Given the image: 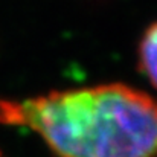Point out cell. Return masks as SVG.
I'll return each mask as SVG.
<instances>
[{
	"instance_id": "1",
	"label": "cell",
	"mask_w": 157,
	"mask_h": 157,
	"mask_svg": "<svg viewBox=\"0 0 157 157\" xmlns=\"http://www.w3.org/2000/svg\"><path fill=\"white\" fill-rule=\"evenodd\" d=\"M0 124L34 131L56 157H157V99L121 82L0 99Z\"/></svg>"
},
{
	"instance_id": "3",
	"label": "cell",
	"mask_w": 157,
	"mask_h": 157,
	"mask_svg": "<svg viewBox=\"0 0 157 157\" xmlns=\"http://www.w3.org/2000/svg\"><path fill=\"white\" fill-rule=\"evenodd\" d=\"M0 157H3V156H2V153H0Z\"/></svg>"
},
{
	"instance_id": "2",
	"label": "cell",
	"mask_w": 157,
	"mask_h": 157,
	"mask_svg": "<svg viewBox=\"0 0 157 157\" xmlns=\"http://www.w3.org/2000/svg\"><path fill=\"white\" fill-rule=\"evenodd\" d=\"M137 61L140 72L150 84L157 89V21L150 25L140 37Z\"/></svg>"
}]
</instances>
